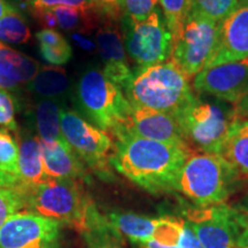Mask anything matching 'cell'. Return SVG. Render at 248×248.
<instances>
[{
	"label": "cell",
	"mask_w": 248,
	"mask_h": 248,
	"mask_svg": "<svg viewBox=\"0 0 248 248\" xmlns=\"http://www.w3.org/2000/svg\"><path fill=\"white\" fill-rule=\"evenodd\" d=\"M110 157L111 167L129 181L153 194L176 191L178 176L193 150L137 136H117Z\"/></svg>",
	"instance_id": "6da1fadb"
},
{
	"label": "cell",
	"mask_w": 248,
	"mask_h": 248,
	"mask_svg": "<svg viewBox=\"0 0 248 248\" xmlns=\"http://www.w3.org/2000/svg\"><path fill=\"white\" fill-rule=\"evenodd\" d=\"M76 98L86 119L111 138L125 131L132 106L123 90L108 79L102 70L91 67L80 75Z\"/></svg>",
	"instance_id": "7a4b0ae2"
},
{
	"label": "cell",
	"mask_w": 248,
	"mask_h": 248,
	"mask_svg": "<svg viewBox=\"0 0 248 248\" xmlns=\"http://www.w3.org/2000/svg\"><path fill=\"white\" fill-rule=\"evenodd\" d=\"M124 93L131 106L172 115L194 95L190 78L171 61L139 68Z\"/></svg>",
	"instance_id": "3957f363"
},
{
	"label": "cell",
	"mask_w": 248,
	"mask_h": 248,
	"mask_svg": "<svg viewBox=\"0 0 248 248\" xmlns=\"http://www.w3.org/2000/svg\"><path fill=\"white\" fill-rule=\"evenodd\" d=\"M186 144L199 152L218 155L232 123L233 108L219 102L201 100L193 95L173 114Z\"/></svg>",
	"instance_id": "277c9868"
},
{
	"label": "cell",
	"mask_w": 248,
	"mask_h": 248,
	"mask_svg": "<svg viewBox=\"0 0 248 248\" xmlns=\"http://www.w3.org/2000/svg\"><path fill=\"white\" fill-rule=\"evenodd\" d=\"M233 177V171L219 155L192 152L179 172L176 191L200 207L223 204Z\"/></svg>",
	"instance_id": "5b68a950"
},
{
	"label": "cell",
	"mask_w": 248,
	"mask_h": 248,
	"mask_svg": "<svg viewBox=\"0 0 248 248\" xmlns=\"http://www.w3.org/2000/svg\"><path fill=\"white\" fill-rule=\"evenodd\" d=\"M26 188L27 208L82 230L90 199L83 193L78 181L48 178L42 184Z\"/></svg>",
	"instance_id": "8992f818"
},
{
	"label": "cell",
	"mask_w": 248,
	"mask_h": 248,
	"mask_svg": "<svg viewBox=\"0 0 248 248\" xmlns=\"http://www.w3.org/2000/svg\"><path fill=\"white\" fill-rule=\"evenodd\" d=\"M122 33L126 54L139 68H146L169 61L172 37L156 8L141 21L122 16ZM138 68V69H139Z\"/></svg>",
	"instance_id": "52a82bcc"
},
{
	"label": "cell",
	"mask_w": 248,
	"mask_h": 248,
	"mask_svg": "<svg viewBox=\"0 0 248 248\" xmlns=\"http://www.w3.org/2000/svg\"><path fill=\"white\" fill-rule=\"evenodd\" d=\"M61 132L77 156L99 177L111 178L110 157L115 147L111 136L93 125L76 111L62 109Z\"/></svg>",
	"instance_id": "ba28073f"
},
{
	"label": "cell",
	"mask_w": 248,
	"mask_h": 248,
	"mask_svg": "<svg viewBox=\"0 0 248 248\" xmlns=\"http://www.w3.org/2000/svg\"><path fill=\"white\" fill-rule=\"evenodd\" d=\"M218 23L192 9L181 36L172 44L169 61L181 68L188 78L203 70L216 43Z\"/></svg>",
	"instance_id": "9c48e42d"
},
{
	"label": "cell",
	"mask_w": 248,
	"mask_h": 248,
	"mask_svg": "<svg viewBox=\"0 0 248 248\" xmlns=\"http://www.w3.org/2000/svg\"><path fill=\"white\" fill-rule=\"evenodd\" d=\"M61 223L33 212H18L0 226V248H58Z\"/></svg>",
	"instance_id": "30bf717a"
},
{
	"label": "cell",
	"mask_w": 248,
	"mask_h": 248,
	"mask_svg": "<svg viewBox=\"0 0 248 248\" xmlns=\"http://www.w3.org/2000/svg\"><path fill=\"white\" fill-rule=\"evenodd\" d=\"M185 222L203 248H239L238 214L225 204L190 210Z\"/></svg>",
	"instance_id": "8fae6325"
},
{
	"label": "cell",
	"mask_w": 248,
	"mask_h": 248,
	"mask_svg": "<svg viewBox=\"0 0 248 248\" xmlns=\"http://www.w3.org/2000/svg\"><path fill=\"white\" fill-rule=\"evenodd\" d=\"M106 217L117 233L135 243L155 241L164 246L178 247L182 218H151L132 213H110Z\"/></svg>",
	"instance_id": "7c38bea8"
},
{
	"label": "cell",
	"mask_w": 248,
	"mask_h": 248,
	"mask_svg": "<svg viewBox=\"0 0 248 248\" xmlns=\"http://www.w3.org/2000/svg\"><path fill=\"white\" fill-rule=\"evenodd\" d=\"M193 90L233 106L248 92V58L201 70L193 78Z\"/></svg>",
	"instance_id": "4fadbf2b"
},
{
	"label": "cell",
	"mask_w": 248,
	"mask_h": 248,
	"mask_svg": "<svg viewBox=\"0 0 248 248\" xmlns=\"http://www.w3.org/2000/svg\"><path fill=\"white\" fill-rule=\"evenodd\" d=\"M248 58V0L218 23L216 43L203 69Z\"/></svg>",
	"instance_id": "5bb4252c"
},
{
	"label": "cell",
	"mask_w": 248,
	"mask_h": 248,
	"mask_svg": "<svg viewBox=\"0 0 248 248\" xmlns=\"http://www.w3.org/2000/svg\"><path fill=\"white\" fill-rule=\"evenodd\" d=\"M95 46L104 62V75L125 92L135 71L130 68L122 31L114 21H105L104 26L99 28Z\"/></svg>",
	"instance_id": "9a60e30c"
},
{
	"label": "cell",
	"mask_w": 248,
	"mask_h": 248,
	"mask_svg": "<svg viewBox=\"0 0 248 248\" xmlns=\"http://www.w3.org/2000/svg\"><path fill=\"white\" fill-rule=\"evenodd\" d=\"M123 133L167 144L187 145L172 114L145 107L132 106L128 126L120 135Z\"/></svg>",
	"instance_id": "2e32d148"
},
{
	"label": "cell",
	"mask_w": 248,
	"mask_h": 248,
	"mask_svg": "<svg viewBox=\"0 0 248 248\" xmlns=\"http://www.w3.org/2000/svg\"><path fill=\"white\" fill-rule=\"evenodd\" d=\"M40 145L44 170L48 178L84 181L88 177L84 163L64 139L53 142L40 140Z\"/></svg>",
	"instance_id": "e0dca14e"
},
{
	"label": "cell",
	"mask_w": 248,
	"mask_h": 248,
	"mask_svg": "<svg viewBox=\"0 0 248 248\" xmlns=\"http://www.w3.org/2000/svg\"><path fill=\"white\" fill-rule=\"evenodd\" d=\"M39 69L35 59L0 43V89L17 91L29 84Z\"/></svg>",
	"instance_id": "ac0fdd59"
},
{
	"label": "cell",
	"mask_w": 248,
	"mask_h": 248,
	"mask_svg": "<svg viewBox=\"0 0 248 248\" xmlns=\"http://www.w3.org/2000/svg\"><path fill=\"white\" fill-rule=\"evenodd\" d=\"M218 155L235 177L248 179V120L235 117Z\"/></svg>",
	"instance_id": "d6986e66"
},
{
	"label": "cell",
	"mask_w": 248,
	"mask_h": 248,
	"mask_svg": "<svg viewBox=\"0 0 248 248\" xmlns=\"http://www.w3.org/2000/svg\"><path fill=\"white\" fill-rule=\"evenodd\" d=\"M18 178L27 187L48 179L43 163L42 145L38 136L23 135L18 144Z\"/></svg>",
	"instance_id": "ffe728a7"
},
{
	"label": "cell",
	"mask_w": 248,
	"mask_h": 248,
	"mask_svg": "<svg viewBox=\"0 0 248 248\" xmlns=\"http://www.w3.org/2000/svg\"><path fill=\"white\" fill-rule=\"evenodd\" d=\"M80 233L89 248H122L119 233L109 224L107 217L99 213L91 200L86 207L84 225Z\"/></svg>",
	"instance_id": "44dd1931"
},
{
	"label": "cell",
	"mask_w": 248,
	"mask_h": 248,
	"mask_svg": "<svg viewBox=\"0 0 248 248\" xmlns=\"http://www.w3.org/2000/svg\"><path fill=\"white\" fill-rule=\"evenodd\" d=\"M27 89L40 99L60 100L69 92L70 82L62 68L48 66L40 68Z\"/></svg>",
	"instance_id": "7402d4cb"
},
{
	"label": "cell",
	"mask_w": 248,
	"mask_h": 248,
	"mask_svg": "<svg viewBox=\"0 0 248 248\" xmlns=\"http://www.w3.org/2000/svg\"><path fill=\"white\" fill-rule=\"evenodd\" d=\"M63 107L60 100L40 99L35 106V124L38 137L43 141L63 140L61 132V113Z\"/></svg>",
	"instance_id": "603a6c76"
},
{
	"label": "cell",
	"mask_w": 248,
	"mask_h": 248,
	"mask_svg": "<svg viewBox=\"0 0 248 248\" xmlns=\"http://www.w3.org/2000/svg\"><path fill=\"white\" fill-rule=\"evenodd\" d=\"M52 11L57 17L58 28L69 32H89L94 29L101 20L95 9L62 6V7H55Z\"/></svg>",
	"instance_id": "cb8c5ba5"
},
{
	"label": "cell",
	"mask_w": 248,
	"mask_h": 248,
	"mask_svg": "<svg viewBox=\"0 0 248 248\" xmlns=\"http://www.w3.org/2000/svg\"><path fill=\"white\" fill-rule=\"evenodd\" d=\"M160 5L173 44L181 36L184 24L193 9V0H160Z\"/></svg>",
	"instance_id": "d4e9b609"
},
{
	"label": "cell",
	"mask_w": 248,
	"mask_h": 248,
	"mask_svg": "<svg viewBox=\"0 0 248 248\" xmlns=\"http://www.w3.org/2000/svg\"><path fill=\"white\" fill-rule=\"evenodd\" d=\"M31 38V31L26 21L16 9L0 20V43L1 44H27Z\"/></svg>",
	"instance_id": "484cf974"
},
{
	"label": "cell",
	"mask_w": 248,
	"mask_h": 248,
	"mask_svg": "<svg viewBox=\"0 0 248 248\" xmlns=\"http://www.w3.org/2000/svg\"><path fill=\"white\" fill-rule=\"evenodd\" d=\"M27 207V188L23 184L0 190V226L9 216Z\"/></svg>",
	"instance_id": "4316f807"
},
{
	"label": "cell",
	"mask_w": 248,
	"mask_h": 248,
	"mask_svg": "<svg viewBox=\"0 0 248 248\" xmlns=\"http://www.w3.org/2000/svg\"><path fill=\"white\" fill-rule=\"evenodd\" d=\"M0 170L18 177V145L7 129H0Z\"/></svg>",
	"instance_id": "83f0119b"
},
{
	"label": "cell",
	"mask_w": 248,
	"mask_h": 248,
	"mask_svg": "<svg viewBox=\"0 0 248 248\" xmlns=\"http://www.w3.org/2000/svg\"><path fill=\"white\" fill-rule=\"evenodd\" d=\"M239 0H193V8L215 22H222L237 8Z\"/></svg>",
	"instance_id": "f1b7e54d"
},
{
	"label": "cell",
	"mask_w": 248,
	"mask_h": 248,
	"mask_svg": "<svg viewBox=\"0 0 248 248\" xmlns=\"http://www.w3.org/2000/svg\"><path fill=\"white\" fill-rule=\"evenodd\" d=\"M160 0H124V16L131 20H145L157 8Z\"/></svg>",
	"instance_id": "f546056e"
},
{
	"label": "cell",
	"mask_w": 248,
	"mask_h": 248,
	"mask_svg": "<svg viewBox=\"0 0 248 248\" xmlns=\"http://www.w3.org/2000/svg\"><path fill=\"white\" fill-rule=\"evenodd\" d=\"M0 126L8 131L17 132L14 99L8 91L2 89H0Z\"/></svg>",
	"instance_id": "4dcf8cb0"
},
{
	"label": "cell",
	"mask_w": 248,
	"mask_h": 248,
	"mask_svg": "<svg viewBox=\"0 0 248 248\" xmlns=\"http://www.w3.org/2000/svg\"><path fill=\"white\" fill-rule=\"evenodd\" d=\"M39 53L46 62L53 66H62L69 62L73 57V48L69 43L62 46H48L39 44Z\"/></svg>",
	"instance_id": "1f68e13d"
},
{
	"label": "cell",
	"mask_w": 248,
	"mask_h": 248,
	"mask_svg": "<svg viewBox=\"0 0 248 248\" xmlns=\"http://www.w3.org/2000/svg\"><path fill=\"white\" fill-rule=\"evenodd\" d=\"M29 11L32 9H53L55 7H78L94 9L92 0H23Z\"/></svg>",
	"instance_id": "d6a6232c"
},
{
	"label": "cell",
	"mask_w": 248,
	"mask_h": 248,
	"mask_svg": "<svg viewBox=\"0 0 248 248\" xmlns=\"http://www.w3.org/2000/svg\"><path fill=\"white\" fill-rule=\"evenodd\" d=\"M93 7L105 21L116 22L124 15V0H92Z\"/></svg>",
	"instance_id": "836d02e7"
},
{
	"label": "cell",
	"mask_w": 248,
	"mask_h": 248,
	"mask_svg": "<svg viewBox=\"0 0 248 248\" xmlns=\"http://www.w3.org/2000/svg\"><path fill=\"white\" fill-rule=\"evenodd\" d=\"M36 39L39 44H45L48 46H62L68 44L64 37L60 35L58 31L51 29H42L36 33Z\"/></svg>",
	"instance_id": "e575fe53"
},
{
	"label": "cell",
	"mask_w": 248,
	"mask_h": 248,
	"mask_svg": "<svg viewBox=\"0 0 248 248\" xmlns=\"http://www.w3.org/2000/svg\"><path fill=\"white\" fill-rule=\"evenodd\" d=\"M178 247L182 248H203L202 245L198 239V237L192 231V229L188 226L185 219H183L182 229H181V237H179Z\"/></svg>",
	"instance_id": "d590c367"
},
{
	"label": "cell",
	"mask_w": 248,
	"mask_h": 248,
	"mask_svg": "<svg viewBox=\"0 0 248 248\" xmlns=\"http://www.w3.org/2000/svg\"><path fill=\"white\" fill-rule=\"evenodd\" d=\"M30 13L35 16L36 20L44 29L54 30L55 28H58L57 17H55L52 9H32V11H30Z\"/></svg>",
	"instance_id": "8d00e7d4"
},
{
	"label": "cell",
	"mask_w": 248,
	"mask_h": 248,
	"mask_svg": "<svg viewBox=\"0 0 248 248\" xmlns=\"http://www.w3.org/2000/svg\"><path fill=\"white\" fill-rule=\"evenodd\" d=\"M238 225H239L238 246L239 248H248V214L245 215L238 214Z\"/></svg>",
	"instance_id": "74e56055"
},
{
	"label": "cell",
	"mask_w": 248,
	"mask_h": 248,
	"mask_svg": "<svg viewBox=\"0 0 248 248\" xmlns=\"http://www.w3.org/2000/svg\"><path fill=\"white\" fill-rule=\"evenodd\" d=\"M21 184H22V183H21L20 178L16 177V176L0 170V190L13 188L16 187V186H20Z\"/></svg>",
	"instance_id": "f35d334b"
},
{
	"label": "cell",
	"mask_w": 248,
	"mask_h": 248,
	"mask_svg": "<svg viewBox=\"0 0 248 248\" xmlns=\"http://www.w3.org/2000/svg\"><path fill=\"white\" fill-rule=\"evenodd\" d=\"M232 108H233L235 116L239 117V119L248 120V92L237 104H234Z\"/></svg>",
	"instance_id": "ab89813d"
},
{
	"label": "cell",
	"mask_w": 248,
	"mask_h": 248,
	"mask_svg": "<svg viewBox=\"0 0 248 248\" xmlns=\"http://www.w3.org/2000/svg\"><path fill=\"white\" fill-rule=\"evenodd\" d=\"M71 38H73L74 42H75L79 47H82L83 49H86V51H92L95 46V44H93L91 40L86 39L85 37H83L82 33L74 32L73 35H71Z\"/></svg>",
	"instance_id": "60d3db41"
},
{
	"label": "cell",
	"mask_w": 248,
	"mask_h": 248,
	"mask_svg": "<svg viewBox=\"0 0 248 248\" xmlns=\"http://www.w3.org/2000/svg\"><path fill=\"white\" fill-rule=\"evenodd\" d=\"M14 9L15 8L13 7V6L9 5L6 0H0V20H1L5 15L11 13V12H13Z\"/></svg>",
	"instance_id": "b9f144b4"
},
{
	"label": "cell",
	"mask_w": 248,
	"mask_h": 248,
	"mask_svg": "<svg viewBox=\"0 0 248 248\" xmlns=\"http://www.w3.org/2000/svg\"><path fill=\"white\" fill-rule=\"evenodd\" d=\"M141 248H182V247H171V246H164L160 245L155 241H148L146 244H141Z\"/></svg>",
	"instance_id": "7bdbcfd3"
}]
</instances>
